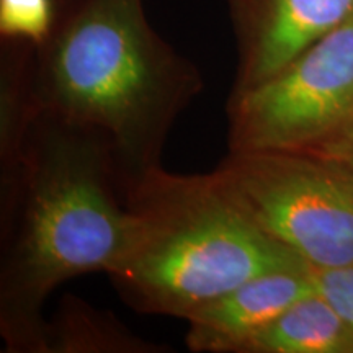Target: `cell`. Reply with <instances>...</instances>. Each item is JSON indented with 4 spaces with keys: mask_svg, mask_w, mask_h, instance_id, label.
<instances>
[{
    "mask_svg": "<svg viewBox=\"0 0 353 353\" xmlns=\"http://www.w3.org/2000/svg\"><path fill=\"white\" fill-rule=\"evenodd\" d=\"M0 329L7 347L43 352L46 298L64 281L110 275L130 247L134 216L100 141L32 108L3 172Z\"/></svg>",
    "mask_w": 353,
    "mask_h": 353,
    "instance_id": "cell-2",
    "label": "cell"
},
{
    "mask_svg": "<svg viewBox=\"0 0 353 353\" xmlns=\"http://www.w3.org/2000/svg\"><path fill=\"white\" fill-rule=\"evenodd\" d=\"M316 291L353 330V265L312 270Z\"/></svg>",
    "mask_w": 353,
    "mask_h": 353,
    "instance_id": "cell-11",
    "label": "cell"
},
{
    "mask_svg": "<svg viewBox=\"0 0 353 353\" xmlns=\"http://www.w3.org/2000/svg\"><path fill=\"white\" fill-rule=\"evenodd\" d=\"M314 154H321V156L335 159V161L342 162V164H345L353 170V126L345 132H342L339 138H335L330 141V143L322 145L321 149L314 151Z\"/></svg>",
    "mask_w": 353,
    "mask_h": 353,
    "instance_id": "cell-12",
    "label": "cell"
},
{
    "mask_svg": "<svg viewBox=\"0 0 353 353\" xmlns=\"http://www.w3.org/2000/svg\"><path fill=\"white\" fill-rule=\"evenodd\" d=\"M237 44L234 90L257 85L345 23L353 0H228Z\"/></svg>",
    "mask_w": 353,
    "mask_h": 353,
    "instance_id": "cell-6",
    "label": "cell"
},
{
    "mask_svg": "<svg viewBox=\"0 0 353 353\" xmlns=\"http://www.w3.org/2000/svg\"><path fill=\"white\" fill-rule=\"evenodd\" d=\"M43 352H152V345L87 306L70 304L61 321L46 324Z\"/></svg>",
    "mask_w": 353,
    "mask_h": 353,
    "instance_id": "cell-9",
    "label": "cell"
},
{
    "mask_svg": "<svg viewBox=\"0 0 353 353\" xmlns=\"http://www.w3.org/2000/svg\"><path fill=\"white\" fill-rule=\"evenodd\" d=\"M312 293L309 267L255 276L185 317L187 345L193 352L241 353L252 335Z\"/></svg>",
    "mask_w": 353,
    "mask_h": 353,
    "instance_id": "cell-7",
    "label": "cell"
},
{
    "mask_svg": "<svg viewBox=\"0 0 353 353\" xmlns=\"http://www.w3.org/2000/svg\"><path fill=\"white\" fill-rule=\"evenodd\" d=\"M52 0H0V33L7 39L41 43L54 21Z\"/></svg>",
    "mask_w": 353,
    "mask_h": 353,
    "instance_id": "cell-10",
    "label": "cell"
},
{
    "mask_svg": "<svg viewBox=\"0 0 353 353\" xmlns=\"http://www.w3.org/2000/svg\"><path fill=\"white\" fill-rule=\"evenodd\" d=\"M213 174L263 232L312 270L353 265L350 167L314 152H229Z\"/></svg>",
    "mask_w": 353,
    "mask_h": 353,
    "instance_id": "cell-4",
    "label": "cell"
},
{
    "mask_svg": "<svg viewBox=\"0 0 353 353\" xmlns=\"http://www.w3.org/2000/svg\"><path fill=\"white\" fill-rule=\"evenodd\" d=\"M229 152H314L353 126V15L228 105Z\"/></svg>",
    "mask_w": 353,
    "mask_h": 353,
    "instance_id": "cell-5",
    "label": "cell"
},
{
    "mask_svg": "<svg viewBox=\"0 0 353 353\" xmlns=\"http://www.w3.org/2000/svg\"><path fill=\"white\" fill-rule=\"evenodd\" d=\"M241 353H353V330L316 291L252 335Z\"/></svg>",
    "mask_w": 353,
    "mask_h": 353,
    "instance_id": "cell-8",
    "label": "cell"
},
{
    "mask_svg": "<svg viewBox=\"0 0 353 353\" xmlns=\"http://www.w3.org/2000/svg\"><path fill=\"white\" fill-rule=\"evenodd\" d=\"M23 70L34 112L100 141L125 190L162 167L172 126L205 87L143 0H57L48 37L25 41Z\"/></svg>",
    "mask_w": 353,
    "mask_h": 353,
    "instance_id": "cell-1",
    "label": "cell"
},
{
    "mask_svg": "<svg viewBox=\"0 0 353 353\" xmlns=\"http://www.w3.org/2000/svg\"><path fill=\"white\" fill-rule=\"evenodd\" d=\"M125 196L134 229L108 276L136 311L185 319L255 276L309 267L263 232L213 172L180 175L159 167L126 187Z\"/></svg>",
    "mask_w": 353,
    "mask_h": 353,
    "instance_id": "cell-3",
    "label": "cell"
}]
</instances>
